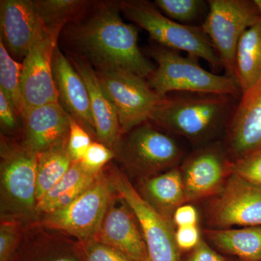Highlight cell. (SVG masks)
<instances>
[{"label": "cell", "mask_w": 261, "mask_h": 261, "mask_svg": "<svg viewBox=\"0 0 261 261\" xmlns=\"http://www.w3.org/2000/svg\"><path fill=\"white\" fill-rule=\"evenodd\" d=\"M205 233L221 251L244 261H261V226L206 229Z\"/></svg>", "instance_id": "cell-24"}, {"label": "cell", "mask_w": 261, "mask_h": 261, "mask_svg": "<svg viewBox=\"0 0 261 261\" xmlns=\"http://www.w3.org/2000/svg\"><path fill=\"white\" fill-rule=\"evenodd\" d=\"M25 226L14 220L0 219V261H12Z\"/></svg>", "instance_id": "cell-30"}, {"label": "cell", "mask_w": 261, "mask_h": 261, "mask_svg": "<svg viewBox=\"0 0 261 261\" xmlns=\"http://www.w3.org/2000/svg\"><path fill=\"white\" fill-rule=\"evenodd\" d=\"M105 92L116 108L122 135L149 121L163 97L147 81L126 70H96Z\"/></svg>", "instance_id": "cell-9"}, {"label": "cell", "mask_w": 261, "mask_h": 261, "mask_svg": "<svg viewBox=\"0 0 261 261\" xmlns=\"http://www.w3.org/2000/svg\"><path fill=\"white\" fill-rule=\"evenodd\" d=\"M115 153L126 175L139 181L176 168L183 155L172 137L148 121L123 135Z\"/></svg>", "instance_id": "cell-6"}, {"label": "cell", "mask_w": 261, "mask_h": 261, "mask_svg": "<svg viewBox=\"0 0 261 261\" xmlns=\"http://www.w3.org/2000/svg\"><path fill=\"white\" fill-rule=\"evenodd\" d=\"M261 14V0L255 1ZM235 80L241 93L261 80V16L239 41L235 58Z\"/></svg>", "instance_id": "cell-23"}, {"label": "cell", "mask_w": 261, "mask_h": 261, "mask_svg": "<svg viewBox=\"0 0 261 261\" xmlns=\"http://www.w3.org/2000/svg\"><path fill=\"white\" fill-rule=\"evenodd\" d=\"M22 64L15 61L0 41V91L5 94L21 118L23 113L20 77Z\"/></svg>", "instance_id": "cell-27"}, {"label": "cell", "mask_w": 261, "mask_h": 261, "mask_svg": "<svg viewBox=\"0 0 261 261\" xmlns=\"http://www.w3.org/2000/svg\"><path fill=\"white\" fill-rule=\"evenodd\" d=\"M108 166L93 185L69 205L41 216L32 223L58 230L77 240L93 239L116 194Z\"/></svg>", "instance_id": "cell-7"}, {"label": "cell", "mask_w": 261, "mask_h": 261, "mask_svg": "<svg viewBox=\"0 0 261 261\" xmlns=\"http://www.w3.org/2000/svg\"><path fill=\"white\" fill-rule=\"evenodd\" d=\"M231 97L182 93L163 97L149 121L192 141L207 140L228 122Z\"/></svg>", "instance_id": "cell-3"}, {"label": "cell", "mask_w": 261, "mask_h": 261, "mask_svg": "<svg viewBox=\"0 0 261 261\" xmlns=\"http://www.w3.org/2000/svg\"><path fill=\"white\" fill-rule=\"evenodd\" d=\"M198 212L193 205L184 204L175 211L173 216V224L174 226H197L198 223Z\"/></svg>", "instance_id": "cell-36"}, {"label": "cell", "mask_w": 261, "mask_h": 261, "mask_svg": "<svg viewBox=\"0 0 261 261\" xmlns=\"http://www.w3.org/2000/svg\"><path fill=\"white\" fill-rule=\"evenodd\" d=\"M93 239L120 250L135 261H149L138 219L126 201L117 193L110 202L100 228Z\"/></svg>", "instance_id": "cell-13"}, {"label": "cell", "mask_w": 261, "mask_h": 261, "mask_svg": "<svg viewBox=\"0 0 261 261\" xmlns=\"http://www.w3.org/2000/svg\"><path fill=\"white\" fill-rule=\"evenodd\" d=\"M41 20L47 29H62L84 14L90 3L82 0H37Z\"/></svg>", "instance_id": "cell-26"}, {"label": "cell", "mask_w": 261, "mask_h": 261, "mask_svg": "<svg viewBox=\"0 0 261 261\" xmlns=\"http://www.w3.org/2000/svg\"><path fill=\"white\" fill-rule=\"evenodd\" d=\"M22 140L35 154L68 145L71 116L60 102L37 107L21 117Z\"/></svg>", "instance_id": "cell-15"}, {"label": "cell", "mask_w": 261, "mask_h": 261, "mask_svg": "<svg viewBox=\"0 0 261 261\" xmlns=\"http://www.w3.org/2000/svg\"><path fill=\"white\" fill-rule=\"evenodd\" d=\"M75 242L58 230L31 223L25 226L12 261H81Z\"/></svg>", "instance_id": "cell-20"}, {"label": "cell", "mask_w": 261, "mask_h": 261, "mask_svg": "<svg viewBox=\"0 0 261 261\" xmlns=\"http://www.w3.org/2000/svg\"><path fill=\"white\" fill-rule=\"evenodd\" d=\"M75 250L81 261H135L120 250L94 239L75 240Z\"/></svg>", "instance_id": "cell-29"}, {"label": "cell", "mask_w": 261, "mask_h": 261, "mask_svg": "<svg viewBox=\"0 0 261 261\" xmlns=\"http://www.w3.org/2000/svg\"><path fill=\"white\" fill-rule=\"evenodd\" d=\"M229 163L219 149H202L192 154L181 170L187 202L219 193L229 176Z\"/></svg>", "instance_id": "cell-17"}, {"label": "cell", "mask_w": 261, "mask_h": 261, "mask_svg": "<svg viewBox=\"0 0 261 261\" xmlns=\"http://www.w3.org/2000/svg\"><path fill=\"white\" fill-rule=\"evenodd\" d=\"M208 221L219 228L261 226V187L229 174L211 202Z\"/></svg>", "instance_id": "cell-12"}, {"label": "cell", "mask_w": 261, "mask_h": 261, "mask_svg": "<svg viewBox=\"0 0 261 261\" xmlns=\"http://www.w3.org/2000/svg\"><path fill=\"white\" fill-rule=\"evenodd\" d=\"M157 68L147 82L161 97L171 92L238 97L241 93L235 79L207 71L200 66L198 58L181 56L178 51L158 46L151 49ZM242 94V93H241Z\"/></svg>", "instance_id": "cell-4"}, {"label": "cell", "mask_w": 261, "mask_h": 261, "mask_svg": "<svg viewBox=\"0 0 261 261\" xmlns=\"http://www.w3.org/2000/svg\"><path fill=\"white\" fill-rule=\"evenodd\" d=\"M208 13L202 24L226 75L235 79V58L239 41L247 29L260 19L255 1L210 0Z\"/></svg>", "instance_id": "cell-8"}, {"label": "cell", "mask_w": 261, "mask_h": 261, "mask_svg": "<svg viewBox=\"0 0 261 261\" xmlns=\"http://www.w3.org/2000/svg\"><path fill=\"white\" fill-rule=\"evenodd\" d=\"M72 64L83 79L88 91L98 142L115 152L123 137L116 108L105 92L92 65L81 57L73 60Z\"/></svg>", "instance_id": "cell-19"}, {"label": "cell", "mask_w": 261, "mask_h": 261, "mask_svg": "<svg viewBox=\"0 0 261 261\" xmlns=\"http://www.w3.org/2000/svg\"><path fill=\"white\" fill-rule=\"evenodd\" d=\"M73 162L68 145L60 146L37 154V203L64 176Z\"/></svg>", "instance_id": "cell-25"}, {"label": "cell", "mask_w": 261, "mask_h": 261, "mask_svg": "<svg viewBox=\"0 0 261 261\" xmlns=\"http://www.w3.org/2000/svg\"><path fill=\"white\" fill-rule=\"evenodd\" d=\"M187 261H226L224 257L211 248L205 240H201L194 250L190 252Z\"/></svg>", "instance_id": "cell-37"}, {"label": "cell", "mask_w": 261, "mask_h": 261, "mask_svg": "<svg viewBox=\"0 0 261 261\" xmlns=\"http://www.w3.org/2000/svg\"><path fill=\"white\" fill-rule=\"evenodd\" d=\"M154 5L168 18L185 25L197 20L206 6L201 0H156Z\"/></svg>", "instance_id": "cell-28"}, {"label": "cell", "mask_w": 261, "mask_h": 261, "mask_svg": "<svg viewBox=\"0 0 261 261\" xmlns=\"http://www.w3.org/2000/svg\"><path fill=\"white\" fill-rule=\"evenodd\" d=\"M230 174H234L252 185L261 187V150L230 161Z\"/></svg>", "instance_id": "cell-31"}, {"label": "cell", "mask_w": 261, "mask_h": 261, "mask_svg": "<svg viewBox=\"0 0 261 261\" xmlns=\"http://www.w3.org/2000/svg\"><path fill=\"white\" fill-rule=\"evenodd\" d=\"M53 72L61 106L86 130L96 136L87 87L75 67L58 47L53 55Z\"/></svg>", "instance_id": "cell-18"}, {"label": "cell", "mask_w": 261, "mask_h": 261, "mask_svg": "<svg viewBox=\"0 0 261 261\" xmlns=\"http://www.w3.org/2000/svg\"><path fill=\"white\" fill-rule=\"evenodd\" d=\"M118 8L127 18L145 29L160 46L201 58L215 69L222 65L212 43L202 27L185 25L168 18L146 1H123Z\"/></svg>", "instance_id": "cell-5"}, {"label": "cell", "mask_w": 261, "mask_h": 261, "mask_svg": "<svg viewBox=\"0 0 261 261\" xmlns=\"http://www.w3.org/2000/svg\"><path fill=\"white\" fill-rule=\"evenodd\" d=\"M175 242L178 251L191 252L197 246L202 238L197 226H182L175 230Z\"/></svg>", "instance_id": "cell-35"}, {"label": "cell", "mask_w": 261, "mask_h": 261, "mask_svg": "<svg viewBox=\"0 0 261 261\" xmlns=\"http://www.w3.org/2000/svg\"><path fill=\"white\" fill-rule=\"evenodd\" d=\"M37 160L21 140L1 134L0 219L24 224L37 220Z\"/></svg>", "instance_id": "cell-2"}, {"label": "cell", "mask_w": 261, "mask_h": 261, "mask_svg": "<svg viewBox=\"0 0 261 261\" xmlns=\"http://www.w3.org/2000/svg\"><path fill=\"white\" fill-rule=\"evenodd\" d=\"M227 142L234 160L261 150V80L242 94L228 120Z\"/></svg>", "instance_id": "cell-16"}, {"label": "cell", "mask_w": 261, "mask_h": 261, "mask_svg": "<svg viewBox=\"0 0 261 261\" xmlns=\"http://www.w3.org/2000/svg\"><path fill=\"white\" fill-rule=\"evenodd\" d=\"M101 173L91 172L80 162L73 161L64 176L38 202L37 219L69 205L93 185Z\"/></svg>", "instance_id": "cell-22"}, {"label": "cell", "mask_w": 261, "mask_h": 261, "mask_svg": "<svg viewBox=\"0 0 261 261\" xmlns=\"http://www.w3.org/2000/svg\"><path fill=\"white\" fill-rule=\"evenodd\" d=\"M139 181L138 192L142 198L165 219L173 224L175 211L187 203L181 171L177 168H172Z\"/></svg>", "instance_id": "cell-21"}, {"label": "cell", "mask_w": 261, "mask_h": 261, "mask_svg": "<svg viewBox=\"0 0 261 261\" xmlns=\"http://www.w3.org/2000/svg\"><path fill=\"white\" fill-rule=\"evenodd\" d=\"M18 113L3 92L0 91V124L1 134L8 137H15L22 134V127L19 123Z\"/></svg>", "instance_id": "cell-34"}, {"label": "cell", "mask_w": 261, "mask_h": 261, "mask_svg": "<svg viewBox=\"0 0 261 261\" xmlns=\"http://www.w3.org/2000/svg\"><path fill=\"white\" fill-rule=\"evenodd\" d=\"M114 159H116V154L112 149L101 142H93L80 163L91 172L101 173Z\"/></svg>", "instance_id": "cell-32"}, {"label": "cell", "mask_w": 261, "mask_h": 261, "mask_svg": "<svg viewBox=\"0 0 261 261\" xmlns=\"http://www.w3.org/2000/svg\"><path fill=\"white\" fill-rule=\"evenodd\" d=\"M45 27V25H44ZM61 29L45 27L22 63L21 117L37 107L60 102L53 72V58Z\"/></svg>", "instance_id": "cell-11"}, {"label": "cell", "mask_w": 261, "mask_h": 261, "mask_svg": "<svg viewBox=\"0 0 261 261\" xmlns=\"http://www.w3.org/2000/svg\"><path fill=\"white\" fill-rule=\"evenodd\" d=\"M92 142L88 130L71 117L68 149L73 161L80 162Z\"/></svg>", "instance_id": "cell-33"}, {"label": "cell", "mask_w": 261, "mask_h": 261, "mask_svg": "<svg viewBox=\"0 0 261 261\" xmlns=\"http://www.w3.org/2000/svg\"><path fill=\"white\" fill-rule=\"evenodd\" d=\"M113 189L135 213L145 239L149 261H180L174 225L154 210L132 185L126 173L108 165Z\"/></svg>", "instance_id": "cell-10"}, {"label": "cell", "mask_w": 261, "mask_h": 261, "mask_svg": "<svg viewBox=\"0 0 261 261\" xmlns=\"http://www.w3.org/2000/svg\"><path fill=\"white\" fill-rule=\"evenodd\" d=\"M118 8H98L70 29V42L97 70H126L147 80L155 68L139 47L137 29L122 20Z\"/></svg>", "instance_id": "cell-1"}, {"label": "cell", "mask_w": 261, "mask_h": 261, "mask_svg": "<svg viewBox=\"0 0 261 261\" xmlns=\"http://www.w3.org/2000/svg\"><path fill=\"white\" fill-rule=\"evenodd\" d=\"M1 39L12 57L25 58L45 29L32 0L0 2Z\"/></svg>", "instance_id": "cell-14"}]
</instances>
